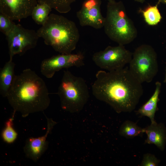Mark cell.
<instances>
[{
  "label": "cell",
  "mask_w": 166,
  "mask_h": 166,
  "mask_svg": "<svg viewBox=\"0 0 166 166\" xmlns=\"http://www.w3.org/2000/svg\"><path fill=\"white\" fill-rule=\"evenodd\" d=\"M84 57L81 53L75 54H60L43 60L40 65V72L48 78H52L55 73L63 69L84 65Z\"/></svg>",
  "instance_id": "9c48e42d"
},
{
  "label": "cell",
  "mask_w": 166,
  "mask_h": 166,
  "mask_svg": "<svg viewBox=\"0 0 166 166\" xmlns=\"http://www.w3.org/2000/svg\"><path fill=\"white\" fill-rule=\"evenodd\" d=\"M145 21L149 25L153 26L158 24L160 21L162 17L158 8V5H149L144 10L140 9Z\"/></svg>",
  "instance_id": "ac0fdd59"
},
{
  "label": "cell",
  "mask_w": 166,
  "mask_h": 166,
  "mask_svg": "<svg viewBox=\"0 0 166 166\" xmlns=\"http://www.w3.org/2000/svg\"><path fill=\"white\" fill-rule=\"evenodd\" d=\"M134 0L135 1H136L139 2L143 3L144 2L145 0Z\"/></svg>",
  "instance_id": "603a6c76"
},
{
  "label": "cell",
  "mask_w": 166,
  "mask_h": 166,
  "mask_svg": "<svg viewBox=\"0 0 166 166\" xmlns=\"http://www.w3.org/2000/svg\"><path fill=\"white\" fill-rule=\"evenodd\" d=\"M52 9L46 4L38 3L34 8L31 16L36 23L42 26L47 20Z\"/></svg>",
  "instance_id": "e0dca14e"
},
{
  "label": "cell",
  "mask_w": 166,
  "mask_h": 166,
  "mask_svg": "<svg viewBox=\"0 0 166 166\" xmlns=\"http://www.w3.org/2000/svg\"><path fill=\"white\" fill-rule=\"evenodd\" d=\"M45 43L60 54L71 53L80 38L75 23L65 17L50 14L45 22L37 31Z\"/></svg>",
  "instance_id": "3957f363"
},
{
  "label": "cell",
  "mask_w": 166,
  "mask_h": 166,
  "mask_svg": "<svg viewBox=\"0 0 166 166\" xmlns=\"http://www.w3.org/2000/svg\"><path fill=\"white\" fill-rule=\"evenodd\" d=\"M165 81L166 82V75H165Z\"/></svg>",
  "instance_id": "484cf974"
},
{
  "label": "cell",
  "mask_w": 166,
  "mask_h": 166,
  "mask_svg": "<svg viewBox=\"0 0 166 166\" xmlns=\"http://www.w3.org/2000/svg\"><path fill=\"white\" fill-rule=\"evenodd\" d=\"M8 16L0 12V30L6 36L16 24Z\"/></svg>",
  "instance_id": "44dd1931"
},
{
  "label": "cell",
  "mask_w": 166,
  "mask_h": 166,
  "mask_svg": "<svg viewBox=\"0 0 166 166\" xmlns=\"http://www.w3.org/2000/svg\"><path fill=\"white\" fill-rule=\"evenodd\" d=\"M105 18L103 27L105 34L118 45L129 44L137 37V30L122 1L108 2Z\"/></svg>",
  "instance_id": "277c9868"
},
{
  "label": "cell",
  "mask_w": 166,
  "mask_h": 166,
  "mask_svg": "<svg viewBox=\"0 0 166 166\" xmlns=\"http://www.w3.org/2000/svg\"><path fill=\"white\" fill-rule=\"evenodd\" d=\"M38 3V0H0V12L19 21L31 16Z\"/></svg>",
  "instance_id": "8fae6325"
},
{
  "label": "cell",
  "mask_w": 166,
  "mask_h": 166,
  "mask_svg": "<svg viewBox=\"0 0 166 166\" xmlns=\"http://www.w3.org/2000/svg\"><path fill=\"white\" fill-rule=\"evenodd\" d=\"M155 91L151 97L136 112L140 116L148 117L151 122L155 121V116L157 109V104L161 84L160 82L157 81L155 83Z\"/></svg>",
  "instance_id": "5bb4252c"
},
{
  "label": "cell",
  "mask_w": 166,
  "mask_h": 166,
  "mask_svg": "<svg viewBox=\"0 0 166 166\" xmlns=\"http://www.w3.org/2000/svg\"><path fill=\"white\" fill-rule=\"evenodd\" d=\"M101 0H85L81 9L76 13L80 25L94 29L104 27L105 18L101 10Z\"/></svg>",
  "instance_id": "30bf717a"
},
{
  "label": "cell",
  "mask_w": 166,
  "mask_h": 166,
  "mask_svg": "<svg viewBox=\"0 0 166 166\" xmlns=\"http://www.w3.org/2000/svg\"><path fill=\"white\" fill-rule=\"evenodd\" d=\"M142 84L127 67L107 72L101 70L96 74L92 90L96 99L108 104L117 113H130L143 95Z\"/></svg>",
  "instance_id": "6da1fadb"
},
{
  "label": "cell",
  "mask_w": 166,
  "mask_h": 166,
  "mask_svg": "<svg viewBox=\"0 0 166 166\" xmlns=\"http://www.w3.org/2000/svg\"><path fill=\"white\" fill-rule=\"evenodd\" d=\"M7 41L10 59L15 55L21 56L27 50L34 48L40 38L37 32L16 24L6 36Z\"/></svg>",
  "instance_id": "ba28073f"
},
{
  "label": "cell",
  "mask_w": 166,
  "mask_h": 166,
  "mask_svg": "<svg viewBox=\"0 0 166 166\" xmlns=\"http://www.w3.org/2000/svg\"><path fill=\"white\" fill-rule=\"evenodd\" d=\"M128 69L140 83H150L157 74L158 65L156 53L151 45L143 44L132 53Z\"/></svg>",
  "instance_id": "8992f818"
},
{
  "label": "cell",
  "mask_w": 166,
  "mask_h": 166,
  "mask_svg": "<svg viewBox=\"0 0 166 166\" xmlns=\"http://www.w3.org/2000/svg\"><path fill=\"white\" fill-rule=\"evenodd\" d=\"M107 0L108 2L115 1V0Z\"/></svg>",
  "instance_id": "d4e9b609"
},
{
  "label": "cell",
  "mask_w": 166,
  "mask_h": 166,
  "mask_svg": "<svg viewBox=\"0 0 166 166\" xmlns=\"http://www.w3.org/2000/svg\"><path fill=\"white\" fill-rule=\"evenodd\" d=\"M144 129L147 136L145 144H153L161 150H164L166 144V128L163 124L155 121Z\"/></svg>",
  "instance_id": "4fadbf2b"
},
{
  "label": "cell",
  "mask_w": 166,
  "mask_h": 166,
  "mask_svg": "<svg viewBox=\"0 0 166 166\" xmlns=\"http://www.w3.org/2000/svg\"><path fill=\"white\" fill-rule=\"evenodd\" d=\"M15 112H14L12 117L6 121L1 136L3 141L8 144L13 143L17 139L18 134L13 127V121Z\"/></svg>",
  "instance_id": "ffe728a7"
},
{
  "label": "cell",
  "mask_w": 166,
  "mask_h": 166,
  "mask_svg": "<svg viewBox=\"0 0 166 166\" xmlns=\"http://www.w3.org/2000/svg\"><path fill=\"white\" fill-rule=\"evenodd\" d=\"M160 161L155 156L152 154L147 153L144 154L140 164L141 166H157Z\"/></svg>",
  "instance_id": "7402d4cb"
},
{
  "label": "cell",
  "mask_w": 166,
  "mask_h": 166,
  "mask_svg": "<svg viewBox=\"0 0 166 166\" xmlns=\"http://www.w3.org/2000/svg\"><path fill=\"white\" fill-rule=\"evenodd\" d=\"M57 93L61 108L71 113L81 111L89 97L85 80L75 76L68 69L63 72Z\"/></svg>",
  "instance_id": "5b68a950"
},
{
  "label": "cell",
  "mask_w": 166,
  "mask_h": 166,
  "mask_svg": "<svg viewBox=\"0 0 166 166\" xmlns=\"http://www.w3.org/2000/svg\"><path fill=\"white\" fill-rule=\"evenodd\" d=\"M159 2L166 3V0H159Z\"/></svg>",
  "instance_id": "cb8c5ba5"
},
{
  "label": "cell",
  "mask_w": 166,
  "mask_h": 166,
  "mask_svg": "<svg viewBox=\"0 0 166 166\" xmlns=\"http://www.w3.org/2000/svg\"><path fill=\"white\" fill-rule=\"evenodd\" d=\"M15 64L12 59H10L0 71V93L4 97H6L15 75Z\"/></svg>",
  "instance_id": "9a60e30c"
},
{
  "label": "cell",
  "mask_w": 166,
  "mask_h": 166,
  "mask_svg": "<svg viewBox=\"0 0 166 166\" xmlns=\"http://www.w3.org/2000/svg\"><path fill=\"white\" fill-rule=\"evenodd\" d=\"M144 133V128L129 120L125 121L121 125L119 130L120 135L127 138H132L141 135Z\"/></svg>",
  "instance_id": "2e32d148"
},
{
  "label": "cell",
  "mask_w": 166,
  "mask_h": 166,
  "mask_svg": "<svg viewBox=\"0 0 166 166\" xmlns=\"http://www.w3.org/2000/svg\"><path fill=\"white\" fill-rule=\"evenodd\" d=\"M77 0H38V3H44L61 13H66L71 10V5Z\"/></svg>",
  "instance_id": "d6986e66"
},
{
  "label": "cell",
  "mask_w": 166,
  "mask_h": 166,
  "mask_svg": "<svg viewBox=\"0 0 166 166\" xmlns=\"http://www.w3.org/2000/svg\"><path fill=\"white\" fill-rule=\"evenodd\" d=\"M132 53L126 49L124 45L108 46L104 50L95 53L92 60L100 68L108 71L123 69L129 64Z\"/></svg>",
  "instance_id": "52a82bcc"
},
{
  "label": "cell",
  "mask_w": 166,
  "mask_h": 166,
  "mask_svg": "<svg viewBox=\"0 0 166 166\" xmlns=\"http://www.w3.org/2000/svg\"><path fill=\"white\" fill-rule=\"evenodd\" d=\"M6 97L14 112L19 113L24 117L43 111L50 102L45 82L28 68L15 75Z\"/></svg>",
  "instance_id": "7a4b0ae2"
},
{
  "label": "cell",
  "mask_w": 166,
  "mask_h": 166,
  "mask_svg": "<svg viewBox=\"0 0 166 166\" xmlns=\"http://www.w3.org/2000/svg\"><path fill=\"white\" fill-rule=\"evenodd\" d=\"M47 128L45 134L38 137H30L26 141L24 151L26 156L36 162L40 158L46 150L48 145L47 139L57 122L52 119L46 117Z\"/></svg>",
  "instance_id": "7c38bea8"
}]
</instances>
